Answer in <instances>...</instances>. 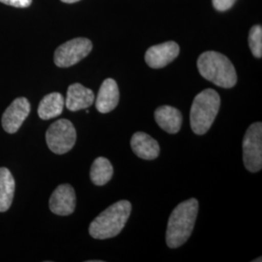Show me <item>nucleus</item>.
Listing matches in <instances>:
<instances>
[{
  "instance_id": "nucleus-11",
  "label": "nucleus",
  "mask_w": 262,
  "mask_h": 262,
  "mask_svg": "<svg viewBox=\"0 0 262 262\" xmlns=\"http://www.w3.org/2000/svg\"><path fill=\"white\" fill-rule=\"evenodd\" d=\"M120 101V91L117 82L108 78L104 81L95 100V107L97 111L107 114L113 111Z\"/></svg>"
},
{
  "instance_id": "nucleus-21",
  "label": "nucleus",
  "mask_w": 262,
  "mask_h": 262,
  "mask_svg": "<svg viewBox=\"0 0 262 262\" xmlns=\"http://www.w3.org/2000/svg\"><path fill=\"white\" fill-rule=\"evenodd\" d=\"M60 1H62V2H64V3H69V4H71V3L78 2V1H80V0H60Z\"/></svg>"
},
{
  "instance_id": "nucleus-4",
  "label": "nucleus",
  "mask_w": 262,
  "mask_h": 262,
  "mask_svg": "<svg viewBox=\"0 0 262 262\" xmlns=\"http://www.w3.org/2000/svg\"><path fill=\"white\" fill-rule=\"evenodd\" d=\"M221 107V97L215 90L207 89L197 94L190 108V126L197 135L211 128Z\"/></svg>"
},
{
  "instance_id": "nucleus-15",
  "label": "nucleus",
  "mask_w": 262,
  "mask_h": 262,
  "mask_svg": "<svg viewBox=\"0 0 262 262\" xmlns=\"http://www.w3.org/2000/svg\"><path fill=\"white\" fill-rule=\"evenodd\" d=\"M64 98L59 93H52L45 95L38 106V116L47 121L60 116L64 107Z\"/></svg>"
},
{
  "instance_id": "nucleus-8",
  "label": "nucleus",
  "mask_w": 262,
  "mask_h": 262,
  "mask_svg": "<svg viewBox=\"0 0 262 262\" xmlns=\"http://www.w3.org/2000/svg\"><path fill=\"white\" fill-rule=\"evenodd\" d=\"M30 113V103L26 97L16 98L2 115L3 129L9 134L19 130Z\"/></svg>"
},
{
  "instance_id": "nucleus-6",
  "label": "nucleus",
  "mask_w": 262,
  "mask_h": 262,
  "mask_svg": "<svg viewBox=\"0 0 262 262\" xmlns=\"http://www.w3.org/2000/svg\"><path fill=\"white\" fill-rule=\"evenodd\" d=\"M243 160L248 171L255 173L262 168V123L249 126L243 139Z\"/></svg>"
},
{
  "instance_id": "nucleus-2",
  "label": "nucleus",
  "mask_w": 262,
  "mask_h": 262,
  "mask_svg": "<svg viewBox=\"0 0 262 262\" xmlns=\"http://www.w3.org/2000/svg\"><path fill=\"white\" fill-rule=\"evenodd\" d=\"M131 209V203L127 200L114 203L91 223L90 235L98 240H105L119 235L130 216Z\"/></svg>"
},
{
  "instance_id": "nucleus-22",
  "label": "nucleus",
  "mask_w": 262,
  "mask_h": 262,
  "mask_svg": "<svg viewBox=\"0 0 262 262\" xmlns=\"http://www.w3.org/2000/svg\"><path fill=\"white\" fill-rule=\"evenodd\" d=\"M253 261H261V257H259V259H255V260H253Z\"/></svg>"
},
{
  "instance_id": "nucleus-17",
  "label": "nucleus",
  "mask_w": 262,
  "mask_h": 262,
  "mask_svg": "<svg viewBox=\"0 0 262 262\" xmlns=\"http://www.w3.org/2000/svg\"><path fill=\"white\" fill-rule=\"evenodd\" d=\"M114 169L109 159L99 157L95 159L91 168V180L95 186L106 185L113 177Z\"/></svg>"
},
{
  "instance_id": "nucleus-14",
  "label": "nucleus",
  "mask_w": 262,
  "mask_h": 262,
  "mask_svg": "<svg viewBox=\"0 0 262 262\" xmlns=\"http://www.w3.org/2000/svg\"><path fill=\"white\" fill-rule=\"evenodd\" d=\"M155 119L159 127L170 134L178 133L182 122V114L175 107L164 105L160 106L155 111Z\"/></svg>"
},
{
  "instance_id": "nucleus-18",
  "label": "nucleus",
  "mask_w": 262,
  "mask_h": 262,
  "mask_svg": "<svg viewBox=\"0 0 262 262\" xmlns=\"http://www.w3.org/2000/svg\"><path fill=\"white\" fill-rule=\"evenodd\" d=\"M249 46L256 58L262 56V28L261 26H254L249 33Z\"/></svg>"
},
{
  "instance_id": "nucleus-13",
  "label": "nucleus",
  "mask_w": 262,
  "mask_h": 262,
  "mask_svg": "<svg viewBox=\"0 0 262 262\" xmlns=\"http://www.w3.org/2000/svg\"><path fill=\"white\" fill-rule=\"evenodd\" d=\"M131 148L133 152L142 159L152 160L159 156V145L149 134L136 132L131 138Z\"/></svg>"
},
{
  "instance_id": "nucleus-9",
  "label": "nucleus",
  "mask_w": 262,
  "mask_h": 262,
  "mask_svg": "<svg viewBox=\"0 0 262 262\" xmlns=\"http://www.w3.org/2000/svg\"><path fill=\"white\" fill-rule=\"evenodd\" d=\"M49 207L57 215L73 214L76 208V193L73 187L63 184L56 187L50 198Z\"/></svg>"
},
{
  "instance_id": "nucleus-1",
  "label": "nucleus",
  "mask_w": 262,
  "mask_h": 262,
  "mask_svg": "<svg viewBox=\"0 0 262 262\" xmlns=\"http://www.w3.org/2000/svg\"><path fill=\"white\" fill-rule=\"evenodd\" d=\"M198 207L196 199L190 198L173 210L166 230V243L169 248L177 249L188 240L196 222Z\"/></svg>"
},
{
  "instance_id": "nucleus-10",
  "label": "nucleus",
  "mask_w": 262,
  "mask_h": 262,
  "mask_svg": "<svg viewBox=\"0 0 262 262\" xmlns=\"http://www.w3.org/2000/svg\"><path fill=\"white\" fill-rule=\"evenodd\" d=\"M180 53V47L174 41H169L149 48L145 55L146 63L154 69H159L168 66Z\"/></svg>"
},
{
  "instance_id": "nucleus-19",
  "label": "nucleus",
  "mask_w": 262,
  "mask_h": 262,
  "mask_svg": "<svg viewBox=\"0 0 262 262\" xmlns=\"http://www.w3.org/2000/svg\"><path fill=\"white\" fill-rule=\"evenodd\" d=\"M215 9L221 12H225L230 9L236 2V0H212Z\"/></svg>"
},
{
  "instance_id": "nucleus-20",
  "label": "nucleus",
  "mask_w": 262,
  "mask_h": 262,
  "mask_svg": "<svg viewBox=\"0 0 262 262\" xmlns=\"http://www.w3.org/2000/svg\"><path fill=\"white\" fill-rule=\"evenodd\" d=\"M0 2L17 8H27L31 5L32 0H0Z\"/></svg>"
},
{
  "instance_id": "nucleus-3",
  "label": "nucleus",
  "mask_w": 262,
  "mask_h": 262,
  "mask_svg": "<svg viewBox=\"0 0 262 262\" xmlns=\"http://www.w3.org/2000/svg\"><path fill=\"white\" fill-rule=\"evenodd\" d=\"M200 75L215 85L231 89L237 83V74L232 62L225 55L209 51L201 54L197 59Z\"/></svg>"
},
{
  "instance_id": "nucleus-7",
  "label": "nucleus",
  "mask_w": 262,
  "mask_h": 262,
  "mask_svg": "<svg viewBox=\"0 0 262 262\" xmlns=\"http://www.w3.org/2000/svg\"><path fill=\"white\" fill-rule=\"evenodd\" d=\"M93 50V43L86 38H75L60 45L55 52V64L61 68L75 66L89 56Z\"/></svg>"
},
{
  "instance_id": "nucleus-5",
  "label": "nucleus",
  "mask_w": 262,
  "mask_h": 262,
  "mask_svg": "<svg viewBox=\"0 0 262 262\" xmlns=\"http://www.w3.org/2000/svg\"><path fill=\"white\" fill-rule=\"evenodd\" d=\"M77 139V132L73 123L60 119L51 124L46 132L49 149L56 155H64L72 150Z\"/></svg>"
},
{
  "instance_id": "nucleus-12",
  "label": "nucleus",
  "mask_w": 262,
  "mask_h": 262,
  "mask_svg": "<svg viewBox=\"0 0 262 262\" xmlns=\"http://www.w3.org/2000/svg\"><path fill=\"white\" fill-rule=\"evenodd\" d=\"M94 102V94L92 90L79 83L69 85L64 103L69 111L76 112L83 109H88Z\"/></svg>"
},
{
  "instance_id": "nucleus-16",
  "label": "nucleus",
  "mask_w": 262,
  "mask_h": 262,
  "mask_svg": "<svg viewBox=\"0 0 262 262\" xmlns=\"http://www.w3.org/2000/svg\"><path fill=\"white\" fill-rule=\"evenodd\" d=\"M16 182L11 171L6 167L0 168V213L8 211L13 203Z\"/></svg>"
}]
</instances>
